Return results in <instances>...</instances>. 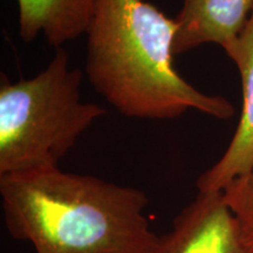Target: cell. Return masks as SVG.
<instances>
[{
    "mask_svg": "<svg viewBox=\"0 0 253 253\" xmlns=\"http://www.w3.org/2000/svg\"><path fill=\"white\" fill-rule=\"evenodd\" d=\"M5 226L37 253H149L142 190L59 167L0 175Z\"/></svg>",
    "mask_w": 253,
    "mask_h": 253,
    "instance_id": "6da1fadb",
    "label": "cell"
},
{
    "mask_svg": "<svg viewBox=\"0 0 253 253\" xmlns=\"http://www.w3.org/2000/svg\"><path fill=\"white\" fill-rule=\"evenodd\" d=\"M175 19L145 0H97L87 34L86 74L122 115L172 120L188 110L229 120L225 97L202 93L173 66Z\"/></svg>",
    "mask_w": 253,
    "mask_h": 253,
    "instance_id": "7a4b0ae2",
    "label": "cell"
},
{
    "mask_svg": "<svg viewBox=\"0 0 253 253\" xmlns=\"http://www.w3.org/2000/svg\"><path fill=\"white\" fill-rule=\"evenodd\" d=\"M84 73L56 48L47 67L12 82L0 75V175L59 167L106 109L81 99Z\"/></svg>",
    "mask_w": 253,
    "mask_h": 253,
    "instance_id": "3957f363",
    "label": "cell"
},
{
    "mask_svg": "<svg viewBox=\"0 0 253 253\" xmlns=\"http://www.w3.org/2000/svg\"><path fill=\"white\" fill-rule=\"evenodd\" d=\"M149 253H252L221 192H199Z\"/></svg>",
    "mask_w": 253,
    "mask_h": 253,
    "instance_id": "277c9868",
    "label": "cell"
},
{
    "mask_svg": "<svg viewBox=\"0 0 253 253\" xmlns=\"http://www.w3.org/2000/svg\"><path fill=\"white\" fill-rule=\"evenodd\" d=\"M225 53L236 63L242 78L243 109L225 153L198 177L199 192H221L253 167V12L244 31Z\"/></svg>",
    "mask_w": 253,
    "mask_h": 253,
    "instance_id": "5b68a950",
    "label": "cell"
},
{
    "mask_svg": "<svg viewBox=\"0 0 253 253\" xmlns=\"http://www.w3.org/2000/svg\"><path fill=\"white\" fill-rule=\"evenodd\" d=\"M253 12V0H183L175 18L173 54L217 43L226 50L236 42Z\"/></svg>",
    "mask_w": 253,
    "mask_h": 253,
    "instance_id": "8992f818",
    "label": "cell"
},
{
    "mask_svg": "<svg viewBox=\"0 0 253 253\" xmlns=\"http://www.w3.org/2000/svg\"><path fill=\"white\" fill-rule=\"evenodd\" d=\"M19 34L26 43L39 36L55 48L86 34L97 0H17Z\"/></svg>",
    "mask_w": 253,
    "mask_h": 253,
    "instance_id": "52a82bcc",
    "label": "cell"
},
{
    "mask_svg": "<svg viewBox=\"0 0 253 253\" xmlns=\"http://www.w3.org/2000/svg\"><path fill=\"white\" fill-rule=\"evenodd\" d=\"M232 211L245 244L253 253V167L221 191Z\"/></svg>",
    "mask_w": 253,
    "mask_h": 253,
    "instance_id": "ba28073f",
    "label": "cell"
}]
</instances>
